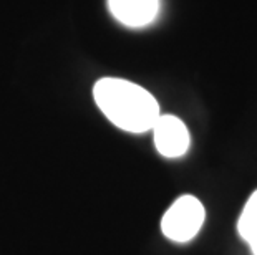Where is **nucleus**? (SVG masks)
<instances>
[{
  "mask_svg": "<svg viewBox=\"0 0 257 255\" xmlns=\"http://www.w3.org/2000/svg\"><path fill=\"white\" fill-rule=\"evenodd\" d=\"M98 108L123 131L146 133L160 118V105L150 91L123 78H101L93 88Z\"/></svg>",
  "mask_w": 257,
  "mask_h": 255,
  "instance_id": "obj_1",
  "label": "nucleus"
},
{
  "mask_svg": "<svg viewBox=\"0 0 257 255\" xmlns=\"http://www.w3.org/2000/svg\"><path fill=\"white\" fill-rule=\"evenodd\" d=\"M206 210L194 196H181L171 204L161 220V230L173 242H189L204 224Z\"/></svg>",
  "mask_w": 257,
  "mask_h": 255,
  "instance_id": "obj_2",
  "label": "nucleus"
},
{
  "mask_svg": "<svg viewBox=\"0 0 257 255\" xmlns=\"http://www.w3.org/2000/svg\"><path fill=\"white\" fill-rule=\"evenodd\" d=\"M155 144L158 153L165 157H181L189 149V131L179 118L173 115H160L155 126Z\"/></svg>",
  "mask_w": 257,
  "mask_h": 255,
  "instance_id": "obj_3",
  "label": "nucleus"
},
{
  "mask_svg": "<svg viewBox=\"0 0 257 255\" xmlns=\"http://www.w3.org/2000/svg\"><path fill=\"white\" fill-rule=\"evenodd\" d=\"M111 14L123 25L146 27L160 12V0H108Z\"/></svg>",
  "mask_w": 257,
  "mask_h": 255,
  "instance_id": "obj_4",
  "label": "nucleus"
},
{
  "mask_svg": "<svg viewBox=\"0 0 257 255\" xmlns=\"http://www.w3.org/2000/svg\"><path fill=\"white\" fill-rule=\"evenodd\" d=\"M237 232L247 243L257 237V191L252 192L239 215Z\"/></svg>",
  "mask_w": 257,
  "mask_h": 255,
  "instance_id": "obj_5",
  "label": "nucleus"
},
{
  "mask_svg": "<svg viewBox=\"0 0 257 255\" xmlns=\"http://www.w3.org/2000/svg\"><path fill=\"white\" fill-rule=\"evenodd\" d=\"M249 247H250V250H252V255H257V237L249 242Z\"/></svg>",
  "mask_w": 257,
  "mask_h": 255,
  "instance_id": "obj_6",
  "label": "nucleus"
}]
</instances>
